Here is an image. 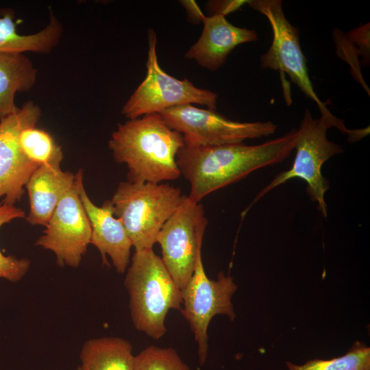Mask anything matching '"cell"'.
<instances>
[{
	"label": "cell",
	"mask_w": 370,
	"mask_h": 370,
	"mask_svg": "<svg viewBox=\"0 0 370 370\" xmlns=\"http://www.w3.org/2000/svg\"><path fill=\"white\" fill-rule=\"evenodd\" d=\"M297 130L257 145L242 143L218 146L184 144L176 162L190 186L188 197L199 201L206 195L236 182L251 172L286 159L295 149Z\"/></svg>",
	"instance_id": "6da1fadb"
},
{
	"label": "cell",
	"mask_w": 370,
	"mask_h": 370,
	"mask_svg": "<svg viewBox=\"0 0 370 370\" xmlns=\"http://www.w3.org/2000/svg\"><path fill=\"white\" fill-rule=\"evenodd\" d=\"M184 145L182 135L154 113L118 124L108 147L114 160L127 165L128 182L160 183L181 175L176 156Z\"/></svg>",
	"instance_id": "7a4b0ae2"
},
{
	"label": "cell",
	"mask_w": 370,
	"mask_h": 370,
	"mask_svg": "<svg viewBox=\"0 0 370 370\" xmlns=\"http://www.w3.org/2000/svg\"><path fill=\"white\" fill-rule=\"evenodd\" d=\"M335 127L348 135L350 142L358 141L369 133V128L347 130L343 120L334 116L330 111L321 114L319 119H313L310 110L306 108L299 128L295 145L296 155L291 168L279 173L273 180L256 196L249 206L243 212L247 214L249 208L271 190L293 178L304 180L306 191L312 201L317 202L322 216L327 217L325 192L330 188L329 181L323 177L321 168L333 156L343 153L341 145L327 138L328 129Z\"/></svg>",
	"instance_id": "3957f363"
},
{
	"label": "cell",
	"mask_w": 370,
	"mask_h": 370,
	"mask_svg": "<svg viewBox=\"0 0 370 370\" xmlns=\"http://www.w3.org/2000/svg\"><path fill=\"white\" fill-rule=\"evenodd\" d=\"M136 330L154 340L166 332L169 310H181L182 292L153 249L135 251L124 281Z\"/></svg>",
	"instance_id": "277c9868"
},
{
	"label": "cell",
	"mask_w": 370,
	"mask_h": 370,
	"mask_svg": "<svg viewBox=\"0 0 370 370\" xmlns=\"http://www.w3.org/2000/svg\"><path fill=\"white\" fill-rule=\"evenodd\" d=\"M185 195L179 187L153 182H121L111 201L114 216L123 223L135 251L153 249L166 221Z\"/></svg>",
	"instance_id": "5b68a950"
},
{
	"label": "cell",
	"mask_w": 370,
	"mask_h": 370,
	"mask_svg": "<svg viewBox=\"0 0 370 370\" xmlns=\"http://www.w3.org/2000/svg\"><path fill=\"white\" fill-rule=\"evenodd\" d=\"M156 34L148 32L147 75L123 106L122 114L130 119L158 113L177 106L197 103L215 110L217 95L196 87L187 78L177 79L160 66L156 53Z\"/></svg>",
	"instance_id": "8992f818"
},
{
	"label": "cell",
	"mask_w": 370,
	"mask_h": 370,
	"mask_svg": "<svg viewBox=\"0 0 370 370\" xmlns=\"http://www.w3.org/2000/svg\"><path fill=\"white\" fill-rule=\"evenodd\" d=\"M237 289L230 275L223 272L216 280L208 278L201 258V246L199 247L194 271L182 290L183 308L180 311L190 325L198 345V356L201 365L208 354V328L217 314H225L231 321L236 318L232 297Z\"/></svg>",
	"instance_id": "52a82bcc"
},
{
	"label": "cell",
	"mask_w": 370,
	"mask_h": 370,
	"mask_svg": "<svg viewBox=\"0 0 370 370\" xmlns=\"http://www.w3.org/2000/svg\"><path fill=\"white\" fill-rule=\"evenodd\" d=\"M160 114L171 129L182 135L184 144L194 146L242 143L246 139L268 136L277 129L271 121H234L215 110L191 104L172 107Z\"/></svg>",
	"instance_id": "ba28073f"
},
{
	"label": "cell",
	"mask_w": 370,
	"mask_h": 370,
	"mask_svg": "<svg viewBox=\"0 0 370 370\" xmlns=\"http://www.w3.org/2000/svg\"><path fill=\"white\" fill-rule=\"evenodd\" d=\"M207 224L202 204L185 195L157 235L161 259L181 290L194 271L197 251L202 246Z\"/></svg>",
	"instance_id": "9c48e42d"
},
{
	"label": "cell",
	"mask_w": 370,
	"mask_h": 370,
	"mask_svg": "<svg viewBox=\"0 0 370 370\" xmlns=\"http://www.w3.org/2000/svg\"><path fill=\"white\" fill-rule=\"evenodd\" d=\"M247 3L268 19L273 32L269 50L262 55V69L286 73L291 81L317 105L321 114L329 112L320 100L310 82L306 60L299 43V30L286 19L281 0H251Z\"/></svg>",
	"instance_id": "30bf717a"
},
{
	"label": "cell",
	"mask_w": 370,
	"mask_h": 370,
	"mask_svg": "<svg viewBox=\"0 0 370 370\" xmlns=\"http://www.w3.org/2000/svg\"><path fill=\"white\" fill-rule=\"evenodd\" d=\"M41 116L40 108L29 101L0 120V199L14 206L25 191L24 186L40 166L30 160L21 147V132L35 127Z\"/></svg>",
	"instance_id": "8fae6325"
},
{
	"label": "cell",
	"mask_w": 370,
	"mask_h": 370,
	"mask_svg": "<svg viewBox=\"0 0 370 370\" xmlns=\"http://www.w3.org/2000/svg\"><path fill=\"white\" fill-rule=\"evenodd\" d=\"M36 245L52 251L61 267H77L90 244L91 227L79 198L76 180L58 204Z\"/></svg>",
	"instance_id": "7c38bea8"
},
{
	"label": "cell",
	"mask_w": 370,
	"mask_h": 370,
	"mask_svg": "<svg viewBox=\"0 0 370 370\" xmlns=\"http://www.w3.org/2000/svg\"><path fill=\"white\" fill-rule=\"evenodd\" d=\"M79 198L91 227L90 243L99 251L103 264L109 266L108 255L119 273H123L130 262L132 241L122 223L114 216L110 200L97 206L88 197L83 184L81 169L75 173Z\"/></svg>",
	"instance_id": "4fadbf2b"
},
{
	"label": "cell",
	"mask_w": 370,
	"mask_h": 370,
	"mask_svg": "<svg viewBox=\"0 0 370 370\" xmlns=\"http://www.w3.org/2000/svg\"><path fill=\"white\" fill-rule=\"evenodd\" d=\"M199 40L186 52L185 58L211 71H215L238 45L254 42L258 36L256 30L236 27L222 14L205 16Z\"/></svg>",
	"instance_id": "5bb4252c"
},
{
	"label": "cell",
	"mask_w": 370,
	"mask_h": 370,
	"mask_svg": "<svg viewBox=\"0 0 370 370\" xmlns=\"http://www.w3.org/2000/svg\"><path fill=\"white\" fill-rule=\"evenodd\" d=\"M75 180V174L63 171L60 164H43L37 168L25 185L29 199L27 222L46 227Z\"/></svg>",
	"instance_id": "9a60e30c"
},
{
	"label": "cell",
	"mask_w": 370,
	"mask_h": 370,
	"mask_svg": "<svg viewBox=\"0 0 370 370\" xmlns=\"http://www.w3.org/2000/svg\"><path fill=\"white\" fill-rule=\"evenodd\" d=\"M36 75L32 62L23 53H0V120L17 108L15 94L29 90Z\"/></svg>",
	"instance_id": "2e32d148"
},
{
	"label": "cell",
	"mask_w": 370,
	"mask_h": 370,
	"mask_svg": "<svg viewBox=\"0 0 370 370\" xmlns=\"http://www.w3.org/2000/svg\"><path fill=\"white\" fill-rule=\"evenodd\" d=\"M13 18L14 14L10 11L0 17V53H48L58 45L62 29L52 13L49 25L39 32L31 35L18 34Z\"/></svg>",
	"instance_id": "e0dca14e"
},
{
	"label": "cell",
	"mask_w": 370,
	"mask_h": 370,
	"mask_svg": "<svg viewBox=\"0 0 370 370\" xmlns=\"http://www.w3.org/2000/svg\"><path fill=\"white\" fill-rule=\"evenodd\" d=\"M132 345L118 337L87 341L80 353L79 370H134Z\"/></svg>",
	"instance_id": "ac0fdd59"
},
{
	"label": "cell",
	"mask_w": 370,
	"mask_h": 370,
	"mask_svg": "<svg viewBox=\"0 0 370 370\" xmlns=\"http://www.w3.org/2000/svg\"><path fill=\"white\" fill-rule=\"evenodd\" d=\"M19 141L23 151L39 166L60 164L63 159L61 147L47 132L35 127L23 130Z\"/></svg>",
	"instance_id": "d6986e66"
},
{
	"label": "cell",
	"mask_w": 370,
	"mask_h": 370,
	"mask_svg": "<svg viewBox=\"0 0 370 370\" xmlns=\"http://www.w3.org/2000/svg\"><path fill=\"white\" fill-rule=\"evenodd\" d=\"M286 370H370V349L356 342L343 356L330 360L314 359L303 365L286 362Z\"/></svg>",
	"instance_id": "ffe728a7"
},
{
	"label": "cell",
	"mask_w": 370,
	"mask_h": 370,
	"mask_svg": "<svg viewBox=\"0 0 370 370\" xmlns=\"http://www.w3.org/2000/svg\"><path fill=\"white\" fill-rule=\"evenodd\" d=\"M134 370H191L171 347H147L134 357Z\"/></svg>",
	"instance_id": "44dd1931"
},
{
	"label": "cell",
	"mask_w": 370,
	"mask_h": 370,
	"mask_svg": "<svg viewBox=\"0 0 370 370\" xmlns=\"http://www.w3.org/2000/svg\"><path fill=\"white\" fill-rule=\"evenodd\" d=\"M25 218L24 211L12 205L0 204V228L14 219ZM30 267L26 258L5 256L0 251V278L14 282L21 280Z\"/></svg>",
	"instance_id": "7402d4cb"
},
{
	"label": "cell",
	"mask_w": 370,
	"mask_h": 370,
	"mask_svg": "<svg viewBox=\"0 0 370 370\" xmlns=\"http://www.w3.org/2000/svg\"><path fill=\"white\" fill-rule=\"evenodd\" d=\"M247 1H211L208 2V9L213 14H225L238 9Z\"/></svg>",
	"instance_id": "603a6c76"
},
{
	"label": "cell",
	"mask_w": 370,
	"mask_h": 370,
	"mask_svg": "<svg viewBox=\"0 0 370 370\" xmlns=\"http://www.w3.org/2000/svg\"><path fill=\"white\" fill-rule=\"evenodd\" d=\"M180 3L186 9L188 19L194 23H197L200 21H203L205 18V15L202 13L201 9L195 3V1L192 0L188 1H180Z\"/></svg>",
	"instance_id": "cb8c5ba5"
},
{
	"label": "cell",
	"mask_w": 370,
	"mask_h": 370,
	"mask_svg": "<svg viewBox=\"0 0 370 370\" xmlns=\"http://www.w3.org/2000/svg\"><path fill=\"white\" fill-rule=\"evenodd\" d=\"M77 370H79V367H77Z\"/></svg>",
	"instance_id": "d4e9b609"
}]
</instances>
